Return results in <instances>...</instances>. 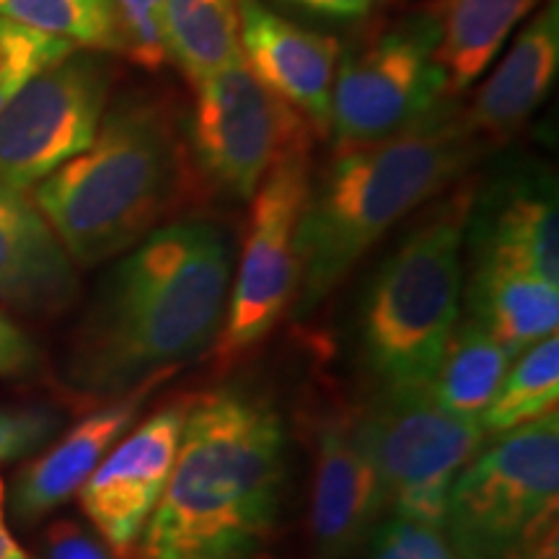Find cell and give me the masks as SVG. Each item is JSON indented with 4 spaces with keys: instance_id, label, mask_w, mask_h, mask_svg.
Masks as SVG:
<instances>
[{
    "instance_id": "cell-6",
    "label": "cell",
    "mask_w": 559,
    "mask_h": 559,
    "mask_svg": "<svg viewBox=\"0 0 559 559\" xmlns=\"http://www.w3.org/2000/svg\"><path fill=\"white\" fill-rule=\"evenodd\" d=\"M559 415L492 436L453 481L443 534L464 559H557Z\"/></svg>"
},
{
    "instance_id": "cell-27",
    "label": "cell",
    "mask_w": 559,
    "mask_h": 559,
    "mask_svg": "<svg viewBox=\"0 0 559 559\" xmlns=\"http://www.w3.org/2000/svg\"><path fill=\"white\" fill-rule=\"evenodd\" d=\"M370 559H464L440 528L386 515L368 539Z\"/></svg>"
},
{
    "instance_id": "cell-18",
    "label": "cell",
    "mask_w": 559,
    "mask_h": 559,
    "mask_svg": "<svg viewBox=\"0 0 559 559\" xmlns=\"http://www.w3.org/2000/svg\"><path fill=\"white\" fill-rule=\"evenodd\" d=\"M559 70V3L549 0L521 26L506 58L481 83L472 107L464 109L472 130L487 148L506 145L526 128L555 86Z\"/></svg>"
},
{
    "instance_id": "cell-8",
    "label": "cell",
    "mask_w": 559,
    "mask_h": 559,
    "mask_svg": "<svg viewBox=\"0 0 559 559\" xmlns=\"http://www.w3.org/2000/svg\"><path fill=\"white\" fill-rule=\"evenodd\" d=\"M438 45L440 24L428 9L400 19L342 58L330 107L337 151L394 135L451 96Z\"/></svg>"
},
{
    "instance_id": "cell-25",
    "label": "cell",
    "mask_w": 559,
    "mask_h": 559,
    "mask_svg": "<svg viewBox=\"0 0 559 559\" xmlns=\"http://www.w3.org/2000/svg\"><path fill=\"white\" fill-rule=\"evenodd\" d=\"M79 50L66 39L0 19V111L21 88Z\"/></svg>"
},
{
    "instance_id": "cell-13",
    "label": "cell",
    "mask_w": 559,
    "mask_h": 559,
    "mask_svg": "<svg viewBox=\"0 0 559 559\" xmlns=\"http://www.w3.org/2000/svg\"><path fill=\"white\" fill-rule=\"evenodd\" d=\"M466 241L474 270L526 272L559 283L557 185L547 169L519 164L474 190Z\"/></svg>"
},
{
    "instance_id": "cell-1",
    "label": "cell",
    "mask_w": 559,
    "mask_h": 559,
    "mask_svg": "<svg viewBox=\"0 0 559 559\" xmlns=\"http://www.w3.org/2000/svg\"><path fill=\"white\" fill-rule=\"evenodd\" d=\"M230 283L218 223L185 218L124 251L70 347L68 379L94 396H120L215 345Z\"/></svg>"
},
{
    "instance_id": "cell-31",
    "label": "cell",
    "mask_w": 559,
    "mask_h": 559,
    "mask_svg": "<svg viewBox=\"0 0 559 559\" xmlns=\"http://www.w3.org/2000/svg\"><path fill=\"white\" fill-rule=\"evenodd\" d=\"M300 9L321 13V16H334V19H358L366 16L373 5V0H288Z\"/></svg>"
},
{
    "instance_id": "cell-20",
    "label": "cell",
    "mask_w": 559,
    "mask_h": 559,
    "mask_svg": "<svg viewBox=\"0 0 559 559\" xmlns=\"http://www.w3.org/2000/svg\"><path fill=\"white\" fill-rule=\"evenodd\" d=\"M539 0H438V62L449 94H461L492 66L495 55Z\"/></svg>"
},
{
    "instance_id": "cell-32",
    "label": "cell",
    "mask_w": 559,
    "mask_h": 559,
    "mask_svg": "<svg viewBox=\"0 0 559 559\" xmlns=\"http://www.w3.org/2000/svg\"><path fill=\"white\" fill-rule=\"evenodd\" d=\"M0 559H37L13 539L9 523H5V485L0 479Z\"/></svg>"
},
{
    "instance_id": "cell-7",
    "label": "cell",
    "mask_w": 559,
    "mask_h": 559,
    "mask_svg": "<svg viewBox=\"0 0 559 559\" xmlns=\"http://www.w3.org/2000/svg\"><path fill=\"white\" fill-rule=\"evenodd\" d=\"M355 417L381 477L386 513L443 528L453 481L487 440L481 419L440 407L430 389L379 391Z\"/></svg>"
},
{
    "instance_id": "cell-3",
    "label": "cell",
    "mask_w": 559,
    "mask_h": 559,
    "mask_svg": "<svg viewBox=\"0 0 559 559\" xmlns=\"http://www.w3.org/2000/svg\"><path fill=\"white\" fill-rule=\"evenodd\" d=\"M485 153L466 111L449 96L394 135L340 148L306 198L293 298L298 317H309L389 228L440 198Z\"/></svg>"
},
{
    "instance_id": "cell-4",
    "label": "cell",
    "mask_w": 559,
    "mask_h": 559,
    "mask_svg": "<svg viewBox=\"0 0 559 559\" xmlns=\"http://www.w3.org/2000/svg\"><path fill=\"white\" fill-rule=\"evenodd\" d=\"M192 185L177 109L156 91H130L107 107L83 153L34 187V205L79 267L122 257Z\"/></svg>"
},
{
    "instance_id": "cell-19",
    "label": "cell",
    "mask_w": 559,
    "mask_h": 559,
    "mask_svg": "<svg viewBox=\"0 0 559 559\" xmlns=\"http://www.w3.org/2000/svg\"><path fill=\"white\" fill-rule=\"evenodd\" d=\"M469 319L508 349L510 358L557 334L559 283L508 270H474L466 290Z\"/></svg>"
},
{
    "instance_id": "cell-23",
    "label": "cell",
    "mask_w": 559,
    "mask_h": 559,
    "mask_svg": "<svg viewBox=\"0 0 559 559\" xmlns=\"http://www.w3.org/2000/svg\"><path fill=\"white\" fill-rule=\"evenodd\" d=\"M559 402V340L557 334L536 342L508 368L498 394L481 415L487 438L502 436L557 412Z\"/></svg>"
},
{
    "instance_id": "cell-22",
    "label": "cell",
    "mask_w": 559,
    "mask_h": 559,
    "mask_svg": "<svg viewBox=\"0 0 559 559\" xmlns=\"http://www.w3.org/2000/svg\"><path fill=\"white\" fill-rule=\"evenodd\" d=\"M510 360L508 349L479 324L472 319L459 321L428 386L432 400L453 415L481 419L506 379Z\"/></svg>"
},
{
    "instance_id": "cell-21",
    "label": "cell",
    "mask_w": 559,
    "mask_h": 559,
    "mask_svg": "<svg viewBox=\"0 0 559 559\" xmlns=\"http://www.w3.org/2000/svg\"><path fill=\"white\" fill-rule=\"evenodd\" d=\"M166 60L194 88L241 58L239 0H166L160 13Z\"/></svg>"
},
{
    "instance_id": "cell-14",
    "label": "cell",
    "mask_w": 559,
    "mask_h": 559,
    "mask_svg": "<svg viewBox=\"0 0 559 559\" xmlns=\"http://www.w3.org/2000/svg\"><path fill=\"white\" fill-rule=\"evenodd\" d=\"M381 477L355 412L319 425L311 492L313 559H353L386 519Z\"/></svg>"
},
{
    "instance_id": "cell-28",
    "label": "cell",
    "mask_w": 559,
    "mask_h": 559,
    "mask_svg": "<svg viewBox=\"0 0 559 559\" xmlns=\"http://www.w3.org/2000/svg\"><path fill=\"white\" fill-rule=\"evenodd\" d=\"M58 430L60 415L50 407H0V464L34 456Z\"/></svg>"
},
{
    "instance_id": "cell-16",
    "label": "cell",
    "mask_w": 559,
    "mask_h": 559,
    "mask_svg": "<svg viewBox=\"0 0 559 559\" xmlns=\"http://www.w3.org/2000/svg\"><path fill=\"white\" fill-rule=\"evenodd\" d=\"M169 376H153L140 386L124 391L75 423L66 436L52 440L50 449L32 459L11 487L13 519L29 526L73 500L104 456L128 436L130 428H135L145 402Z\"/></svg>"
},
{
    "instance_id": "cell-30",
    "label": "cell",
    "mask_w": 559,
    "mask_h": 559,
    "mask_svg": "<svg viewBox=\"0 0 559 559\" xmlns=\"http://www.w3.org/2000/svg\"><path fill=\"white\" fill-rule=\"evenodd\" d=\"M41 559H111L109 547L88 534L79 523L58 521L47 531Z\"/></svg>"
},
{
    "instance_id": "cell-29",
    "label": "cell",
    "mask_w": 559,
    "mask_h": 559,
    "mask_svg": "<svg viewBox=\"0 0 559 559\" xmlns=\"http://www.w3.org/2000/svg\"><path fill=\"white\" fill-rule=\"evenodd\" d=\"M39 366L37 342L0 311V379H32Z\"/></svg>"
},
{
    "instance_id": "cell-10",
    "label": "cell",
    "mask_w": 559,
    "mask_h": 559,
    "mask_svg": "<svg viewBox=\"0 0 559 559\" xmlns=\"http://www.w3.org/2000/svg\"><path fill=\"white\" fill-rule=\"evenodd\" d=\"M309 151L277 164L251 194L239 275L228 290L215 358L234 366L260 345L296 298L300 280V221L309 198Z\"/></svg>"
},
{
    "instance_id": "cell-15",
    "label": "cell",
    "mask_w": 559,
    "mask_h": 559,
    "mask_svg": "<svg viewBox=\"0 0 559 559\" xmlns=\"http://www.w3.org/2000/svg\"><path fill=\"white\" fill-rule=\"evenodd\" d=\"M241 58L272 94L298 109L317 132L330 130L340 41L280 19L260 0H239Z\"/></svg>"
},
{
    "instance_id": "cell-26",
    "label": "cell",
    "mask_w": 559,
    "mask_h": 559,
    "mask_svg": "<svg viewBox=\"0 0 559 559\" xmlns=\"http://www.w3.org/2000/svg\"><path fill=\"white\" fill-rule=\"evenodd\" d=\"M166 0H111L115 5L120 52L145 70H158L166 62L160 13Z\"/></svg>"
},
{
    "instance_id": "cell-2",
    "label": "cell",
    "mask_w": 559,
    "mask_h": 559,
    "mask_svg": "<svg viewBox=\"0 0 559 559\" xmlns=\"http://www.w3.org/2000/svg\"><path fill=\"white\" fill-rule=\"evenodd\" d=\"M285 425L249 383L190 400L177 461L138 542V559H251L275 531Z\"/></svg>"
},
{
    "instance_id": "cell-12",
    "label": "cell",
    "mask_w": 559,
    "mask_h": 559,
    "mask_svg": "<svg viewBox=\"0 0 559 559\" xmlns=\"http://www.w3.org/2000/svg\"><path fill=\"white\" fill-rule=\"evenodd\" d=\"M190 400L171 402L130 428L79 489L83 513L102 542L120 557H132L148 526L177 461Z\"/></svg>"
},
{
    "instance_id": "cell-24",
    "label": "cell",
    "mask_w": 559,
    "mask_h": 559,
    "mask_svg": "<svg viewBox=\"0 0 559 559\" xmlns=\"http://www.w3.org/2000/svg\"><path fill=\"white\" fill-rule=\"evenodd\" d=\"M0 19L52 34L79 50L120 52L111 0H0Z\"/></svg>"
},
{
    "instance_id": "cell-9",
    "label": "cell",
    "mask_w": 559,
    "mask_h": 559,
    "mask_svg": "<svg viewBox=\"0 0 559 559\" xmlns=\"http://www.w3.org/2000/svg\"><path fill=\"white\" fill-rule=\"evenodd\" d=\"M311 124L257 81L239 60L198 88L190 151L210 187L251 200L262 179L296 153L309 151Z\"/></svg>"
},
{
    "instance_id": "cell-17",
    "label": "cell",
    "mask_w": 559,
    "mask_h": 559,
    "mask_svg": "<svg viewBox=\"0 0 559 559\" xmlns=\"http://www.w3.org/2000/svg\"><path fill=\"white\" fill-rule=\"evenodd\" d=\"M79 296V272L32 198L0 181V306L55 317Z\"/></svg>"
},
{
    "instance_id": "cell-11",
    "label": "cell",
    "mask_w": 559,
    "mask_h": 559,
    "mask_svg": "<svg viewBox=\"0 0 559 559\" xmlns=\"http://www.w3.org/2000/svg\"><path fill=\"white\" fill-rule=\"evenodd\" d=\"M115 62L109 52L73 50L0 111V181L29 192L83 153L109 107Z\"/></svg>"
},
{
    "instance_id": "cell-5",
    "label": "cell",
    "mask_w": 559,
    "mask_h": 559,
    "mask_svg": "<svg viewBox=\"0 0 559 559\" xmlns=\"http://www.w3.org/2000/svg\"><path fill=\"white\" fill-rule=\"evenodd\" d=\"M474 187L438 200L389 251L360 304V353L379 391L428 389L461 321Z\"/></svg>"
}]
</instances>
